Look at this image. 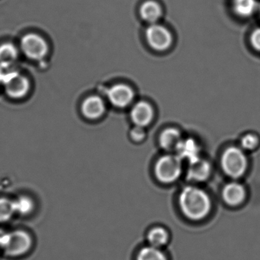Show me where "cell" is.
<instances>
[{
  "label": "cell",
  "instance_id": "1",
  "mask_svg": "<svg viewBox=\"0 0 260 260\" xmlns=\"http://www.w3.org/2000/svg\"><path fill=\"white\" fill-rule=\"evenodd\" d=\"M179 205L182 214L191 220L205 218L212 206L209 194L196 185H188L181 191Z\"/></svg>",
  "mask_w": 260,
  "mask_h": 260
},
{
  "label": "cell",
  "instance_id": "2",
  "mask_svg": "<svg viewBox=\"0 0 260 260\" xmlns=\"http://www.w3.org/2000/svg\"><path fill=\"white\" fill-rule=\"evenodd\" d=\"M32 246V239L26 231H12L0 237V249L6 255L19 257L26 254Z\"/></svg>",
  "mask_w": 260,
  "mask_h": 260
},
{
  "label": "cell",
  "instance_id": "3",
  "mask_svg": "<svg viewBox=\"0 0 260 260\" xmlns=\"http://www.w3.org/2000/svg\"><path fill=\"white\" fill-rule=\"evenodd\" d=\"M220 165L225 174L234 179H238L247 170V156L240 147H230L222 153Z\"/></svg>",
  "mask_w": 260,
  "mask_h": 260
},
{
  "label": "cell",
  "instance_id": "4",
  "mask_svg": "<svg viewBox=\"0 0 260 260\" xmlns=\"http://www.w3.org/2000/svg\"><path fill=\"white\" fill-rule=\"evenodd\" d=\"M154 172L158 180L162 183L176 182L182 175V160L176 154L164 155L156 161Z\"/></svg>",
  "mask_w": 260,
  "mask_h": 260
},
{
  "label": "cell",
  "instance_id": "5",
  "mask_svg": "<svg viewBox=\"0 0 260 260\" xmlns=\"http://www.w3.org/2000/svg\"><path fill=\"white\" fill-rule=\"evenodd\" d=\"M146 39L150 48L158 52L167 51L173 44L170 30L157 23L151 24L146 30Z\"/></svg>",
  "mask_w": 260,
  "mask_h": 260
},
{
  "label": "cell",
  "instance_id": "6",
  "mask_svg": "<svg viewBox=\"0 0 260 260\" xmlns=\"http://www.w3.org/2000/svg\"><path fill=\"white\" fill-rule=\"evenodd\" d=\"M20 48L22 53L31 60H42L48 53V43L39 35H25L20 42Z\"/></svg>",
  "mask_w": 260,
  "mask_h": 260
},
{
  "label": "cell",
  "instance_id": "7",
  "mask_svg": "<svg viewBox=\"0 0 260 260\" xmlns=\"http://www.w3.org/2000/svg\"><path fill=\"white\" fill-rule=\"evenodd\" d=\"M107 96L112 106L118 109H124L134 101L135 92L128 85L118 83L109 89Z\"/></svg>",
  "mask_w": 260,
  "mask_h": 260
},
{
  "label": "cell",
  "instance_id": "8",
  "mask_svg": "<svg viewBox=\"0 0 260 260\" xmlns=\"http://www.w3.org/2000/svg\"><path fill=\"white\" fill-rule=\"evenodd\" d=\"M130 117L135 126L145 127L153 121L154 110L151 105L147 102H138L132 107Z\"/></svg>",
  "mask_w": 260,
  "mask_h": 260
},
{
  "label": "cell",
  "instance_id": "9",
  "mask_svg": "<svg viewBox=\"0 0 260 260\" xmlns=\"http://www.w3.org/2000/svg\"><path fill=\"white\" fill-rule=\"evenodd\" d=\"M4 86L7 95L16 100L23 98L30 90L29 80L19 73L12 77Z\"/></svg>",
  "mask_w": 260,
  "mask_h": 260
},
{
  "label": "cell",
  "instance_id": "10",
  "mask_svg": "<svg viewBox=\"0 0 260 260\" xmlns=\"http://www.w3.org/2000/svg\"><path fill=\"white\" fill-rule=\"evenodd\" d=\"M246 191L242 184L237 182H231L223 187L222 197L225 203L230 206H238L244 202Z\"/></svg>",
  "mask_w": 260,
  "mask_h": 260
},
{
  "label": "cell",
  "instance_id": "11",
  "mask_svg": "<svg viewBox=\"0 0 260 260\" xmlns=\"http://www.w3.org/2000/svg\"><path fill=\"white\" fill-rule=\"evenodd\" d=\"M81 112L83 116L88 119H99L106 112V105L103 99L97 95H92L87 97L82 103Z\"/></svg>",
  "mask_w": 260,
  "mask_h": 260
},
{
  "label": "cell",
  "instance_id": "12",
  "mask_svg": "<svg viewBox=\"0 0 260 260\" xmlns=\"http://www.w3.org/2000/svg\"><path fill=\"white\" fill-rule=\"evenodd\" d=\"M211 173V166L210 162L200 158L194 162L188 164L187 178L192 182H205L208 179Z\"/></svg>",
  "mask_w": 260,
  "mask_h": 260
},
{
  "label": "cell",
  "instance_id": "13",
  "mask_svg": "<svg viewBox=\"0 0 260 260\" xmlns=\"http://www.w3.org/2000/svg\"><path fill=\"white\" fill-rule=\"evenodd\" d=\"M176 155L188 164L200 159V147L193 139H182L176 150Z\"/></svg>",
  "mask_w": 260,
  "mask_h": 260
},
{
  "label": "cell",
  "instance_id": "14",
  "mask_svg": "<svg viewBox=\"0 0 260 260\" xmlns=\"http://www.w3.org/2000/svg\"><path fill=\"white\" fill-rule=\"evenodd\" d=\"M162 7L153 0H147L140 7V16L141 19L150 25L156 23L162 17Z\"/></svg>",
  "mask_w": 260,
  "mask_h": 260
},
{
  "label": "cell",
  "instance_id": "15",
  "mask_svg": "<svg viewBox=\"0 0 260 260\" xmlns=\"http://www.w3.org/2000/svg\"><path fill=\"white\" fill-rule=\"evenodd\" d=\"M182 139L183 138L179 130L170 127L164 130L159 135V145L167 151L176 150Z\"/></svg>",
  "mask_w": 260,
  "mask_h": 260
},
{
  "label": "cell",
  "instance_id": "16",
  "mask_svg": "<svg viewBox=\"0 0 260 260\" xmlns=\"http://www.w3.org/2000/svg\"><path fill=\"white\" fill-rule=\"evenodd\" d=\"M147 240L150 246L161 249L168 243L170 234L162 226H154L147 232Z\"/></svg>",
  "mask_w": 260,
  "mask_h": 260
},
{
  "label": "cell",
  "instance_id": "17",
  "mask_svg": "<svg viewBox=\"0 0 260 260\" xmlns=\"http://www.w3.org/2000/svg\"><path fill=\"white\" fill-rule=\"evenodd\" d=\"M234 12L240 17H249L258 8L256 0H233Z\"/></svg>",
  "mask_w": 260,
  "mask_h": 260
},
{
  "label": "cell",
  "instance_id": "18",
  "mask_svg": "<svg viewBox=\"0 0 260 260\" xmlns=\"http://www.w3.org/2000/svg\"><path fill=\"white\" fill-rule=\"evenodd\" d=\"M19 57V51L14 45L5 43L0 45V63L14 64Z\"/></svg>",
  "mask_w": 260,
  "mask_h": 260
},
{
  "label": "cell",
  "instance_id": "19",
  "mask_svg": "<svg viewBox=\"0 0 260 260\" xmlns=\"http://www.w3.org/2000/svg\"><path fill=\"white\" fill-rule=\"evenodd\" d=\"M137 260H167V257L162 249L148 245L139 251Z\"/></svg>",
  "mask_w": 260,
  "mask_h": 260
},
{
  "label": "cell",
  "instance_id": "20",
  "mask_svg": "<svg viewBox=\"0 0 260 260\" xmlns=\"http://www.w3.org/2000/svg\"><path fill=\"white\" fill-rule=\"evenodd\" d=\"M16 214L14 202L7 198H0V223H5Z\"/></svg>",
  "mask_w": 260,
  "mask_h": 260
},
{
  "label": "cell",
  "instance_id": "21",
  "mask_svg": "<svg viewBox=\"0 0 260 260\" xmlns=\"http://www.w3.org/2000/svg\"><path fill=\"white\" fill-rule=\"evenodd\" d=\"M13 202L16 213L21 215L30 214L34 209V202L28 196H20L13 201Z\"/></svg>",
  "mask_w": 260,
  "mask_h": 260
},
{
  "label": "cell",
  "instance_id": "22",
  "mask_svg": "<svg viewBox=\"0 0 260 260\" xmlns=\"http://www.w3.org/2000/svg\"><path fill=\"white\" fill-rule=\"evenodd\" d=\"M259 145V138L253 134H247L240 140V148L246 150H254Z\"/></svg>",
  "mask_w": 260,
  "mask_h": 260
},
{
  "label": "cell",
  "instance_id": "23",
  "mask_svg": "<svg viewBox=\"0 0 260 260\" xmlns=\"http://www.w3.org/2000/svg\"><path fill=\"white\" fill-rule=\"evenodd\" d=\"M14 64L0 63V83L5 84L12 77L18 74Z\"/></svg>",
  "mask_w": 260,
  "mask_h": 260
},
{
  "label": "cell",
  "instance_id": "24",
  "mask_svg": "<svg viewBox=\"0 0 260 260\" xmlns=\"http://www.w3.org/2000/svg\"><path fill=\"white\" fill-rule=\"evenodd\" d=\"M131 138L135 142H141L145 138L146 133L144 132V127L135 126V127L131 131Z\"/></svg>",
  "mask_w": 260,
  "mask_h": 260
},
{
  "label": "cell",
  "instance_id": "25",
  "mask_svg": "<svg viewBox=\"0 0 260 260\" xmlns=\"http://www.w3.org/2000/svg\"><path fill=\"white\" fill-rule=\"evenodd\" d=\"M250 44L254 50L260 52V28L252 31L250 36Z\"/></svg>",
  "mask_w": 260,
  "mask_h": 260
},
{
  "label": "cell",
  "instance_id": "26",
  "mask_svg": "<svg viewBox=\"0 0 260 260\" xmlns=\"http://www.w3.org/2000/svg\"><path fill=\"white\" fill-rule=\"evenodd\" d=\"M258 12H259V16H260V4L258 6Z\"/></svg>",
  "mask_w": 260,
  "mask_h": 260
}]
</instances>
